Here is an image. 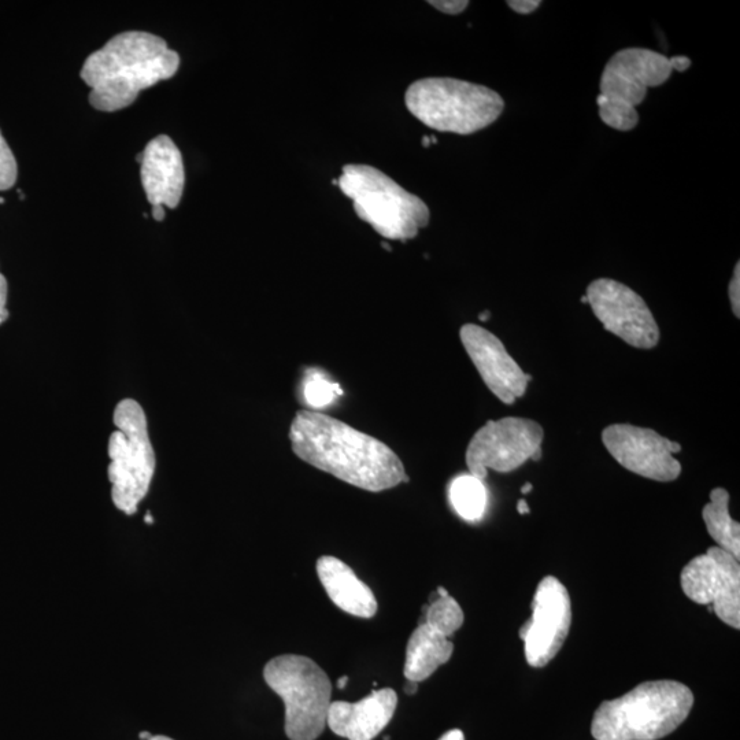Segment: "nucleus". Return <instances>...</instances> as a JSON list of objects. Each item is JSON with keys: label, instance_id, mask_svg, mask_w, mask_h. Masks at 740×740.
Returning a JSON list of instances; mask_svg holds the SVG:
<instances>
[{"label": "nucleus", "instance_id": "obj_3", "mask_svg": "<svg viewBox=\"0 0 740 740\" xmlns=\"http://www.w3.org/2000/svg\"><path fill=\"white\" fill-rule=\"evenodd\" d=\"M694 694L675 680L639 684L623 697L603 702L594 714L595 740H658L686 721Z\"/></svg>", "mask_w": 740, "mask_h": 740}, {"label": "nucleus", "instance_id": "obj_2", "mask_svg": "<svg viewBox=\"0 0 740 740\" xmlns=\"http://www.w3.org/2000/svg\"><path fill=\"white\" fill-rule=\"evenodd\" d=\"M179 66L180 55L162 37L132 31L111 37L91 54L80 76L91 88V106L114 113L131 106L143 90L172 79Z\"/></svg>", "mask_w": 740, "mask_h": 740}, {"label": "nucleus", "instance_id": "obj_23", "mask_svg": "<svg viewBox=\"0 0 740 740\" xmlns=\"http://www.w3.org/2000/svg\"><path fill=\"white\" fill-rule=\"evenodd\" d=\"M18 177V166L13 151L10 150L2 132H0V191L14 187Z\"/></svg>", "mask_w": 740, "mask_h": 740}, {"label": "nucleus", "instance_id": "obj_39", "mask_svg": "<svg viewBox=\"0 0 740 740\" xmlns=\"http://www.w3.org/2000/svg\"><path fill=\"white\" fill-rule=\"evenodd\" d=\"M3 202H5V199L0 198V203H3Z\"/></svg>", "mask_w": 740, "mask_h": 740}, {"label": "nucleus", "instance_id": "obj_22", "mask_svg": "<svg viewBox=\"0 0 740 740\" xmlns=\"http://www.w3.org/2000/svg\"><path fill=\"white\" fill-rule=\"evenodd\" d=\"M306 402L316 409L331 405L339 395H342L338 384L331 383L324 376L314 372L307 377L305 381V390H303Z\"/></svg>", "mask_w": 740, "mask_h": 740}, {"label": "nucleus", "instance_id": "obj_9", "mask_svg": "<svg viewBox=\"0 0 740 740\" xmlns=\"http://www.w3.org/2000/svg\"><path fill=\"white\" fill-rule=\"evenodd\" d=\"M545 431L534 420L506 417L488 421L473 436L466 450L469 475L484 480L488 469L498 473L516 471L525 462L542 458Z\"/></svg>", "mask_w": 740, "mask_h": 740}, {"label": "nucleus", "instance_id": "obj_33", "mask_svg": "<svg viewBox=\"0 0 740 740\" xmlns=\"http://www.w3.org/2000/svg\"><path fill=\"white\" fill-rule=\"evenodd\" d=\"M347 684H349V676L340 677V679L338 680V687L344 688L347 686Z\"/></svg>", "mask_w": 740, "mask_h": 740}, {"label": "nucleus", "instance_id": "obj_18", "mask_svg": "<svg viewBox=\"0 0 740 740\" xmlns=\"http://www.w3.org/2000/svg\"><path fill=\"white\" fill-rule=\"evenodd\" d=\"M454 645L449 636L420 621L406 647L403 675L410 682L421 683L450 661Z\"/></svg>", "mask_w": 740, "mask_h": 740}, {"label": "nucleus", "instance_id": "obj_6", "mask_svg": "<svg viewBox=\"0 0 740 740\" xmlns=\"http://www.w3.org/2000/svg\"><path fill=\"white\" fill-rule=\"evenodd\" d=\"M113 423L116 431L110 436L107 450L111 499L118 510L133 516L150 491L157 458L148 435L146 413L135 399L118 403Z\"/></svg>", "mask_w": 740, "mask_h": 740}, {"label": "nucleus", "instance_id": "obj_7", "mask_svg": "<svg viewBox=\"0 0 740 740\" xmlns=\"http://www.w3.org/2000/svg\"><path fill=\"white\" fill-rule=\"evenodd\" d=\"M264 679L286 708L284 731L290 740H316L327 727L332 684L309 657L284 654L270 660Z\"/></svg>", "mask_w": 740, "mask_h": 740}, {"label": "nucleus", "instance_id": "obj_35", "mask_svg": "<svg viewBox=\"0 0 740 740\" xmlns=\"http://www.w3.org/2000/svg\"><path fill=\"white\" fill-rule=\"evenodd\" d=\"M531 490H532V484L531 483H527V484H524L523 490H521V491H523V494H529V492H531Z\"/></svg>", "mask_w": 740, "mask_h": 740}, {"label": "nucleus", "instance_id": "obj_5", "mask_svg": "<svg viewBox=\"0 0 740 740\" xmlns=\"http://www.w3.org/2000/svg\"><path fill=\"white\" fill-rule=\"evenodd\" d=\"M407 110L439 132L472 135L498 120L505 102L498 92L457 79L434 77L407 88Z\"/></svg>", "mask_w": 740, "mask_h": 740}, {"label": "nucleus", "instance_id": "obj_19", "mask_svg": "<svg viewBox=\"0 0 740 740\" xmlns=\"http://www.w3.org/2000/svg\"><path fill=\"white\" fill-rule=\"evenodd\" d=\"M706 529L717 547L740 557V527L730 514V494L724 488L710 492V502L702 510Z\"/></svg>", "mask_w": 740, "mask_h": 740}, {"label": "nucleus", "instance_id": "obj_25", "mask_svg": "<svg viewBox=\"0 0 740 740\" xmlns=\"http://www.w3.org/2000/svg\"><path fill=\"white\" fill-rule=\"evenodd\" d=\"M728 294H730V301L732 306V312L739 318L740 316V265L739 262L736 264L734 270V277H732L730 288H728Z\"/></svg>", "mask_w": 740, "mask_h": 740}, {"label": "nucleus", "instance_id": "obj_16", "mask_svg": "<svg viewBox=\"0 0 740 740\" xmlns=\"http://www.w3.org/2000/svg\"><path fill=\"white\" fill-rule=\"evenodd\" d=\"M398 695L392 688L373 690L361 701L332 702L327 725L333 734L349 740H373L394 717Z\"/></svg>", "mask_w": 740, "mask_h": 740}, {"label": "nucleus", "instance_id": "obj_4", "mask_svg": "<svg viewBox=\"0 0 740 740\" xmlns=\"http://www.w3.org/2000/svg\"><path fill=\"white\" fill-rule=\"evenodd\" d=\"M338 185L354 202L358 218L383 238L405 242L429 224L431 213L424 201L373 166H344Z\"/></svg>", "mask_w": 740, "mask_h": 740}, {"label": "nucleus", "instance_id": "obj_27", "mask_svg": "<svg viewBox=\"0 0 740 740\" xmlns=\"http://www.w3.org/2000/svg\"><path fill=\"white\" fill-rule=\"evenodd\" d=\"M7 303V280L6 277L0 273V325L7 321L9 318V310L6 309Z\"/></svg>", "mask_w": 740, "mask_h": 740}, {"label": "nucleus", "instance_id": "obj_37", "mask_svg": "<svg viewBox=\"0 0 740 740\" xmlns=\"http://www.w3.org/2000/svg\"><path fill=\"white\" fill-rule=\"evenodd\" d=\"M144 520H146V523H148V524H153V517H151V514L150 513L147 514V516H146V518H144Z\"/></svg>", "mask_w": 740, "mask_h": 740}, {"label": "nucleus", "instance_id": "obj_34", "mask_svg": "<svg viewBox=\"0 0 740 740\" xmlns=\"http://www.w3.org/2000/svg\"><path fill=\"white\" fill-rule=\"evenodd\" d=\"M150 740H175V739L169 738V736H165V735H155V736H151Z\"/></svg>", "mask_w": 740, "mask_h": 740}, {"label": "nucleus", "instance_id": "obj_28", "mask_svg": "<svg viewBox=\"0 0 740 740\" xmlns=\"http://www.w3.org/2000/svg\"><path fill=\"white\" fill-rule=\"evenodd\" d=\"M672 64H673V70H679V72H684V70H687L691 66L690 59L686 57H673Z\"/></svg>", "mask_w": 740, "mask_h": 740}, {"label": "nucleus", "instance_id": "obj_30", "mask_svg": "<svg viewBox=\"0 0 740 740\" xmlns=\"http://www.w3.org/2000/svg\"><path fill=\"white\" fill-rule=\"evenodd\" d=\"M153 217L155 221H164L165 220V209L164 206H154L153 207Z\"/></svg>", "mask_w": 740, "mask_h": 740}, {"label": "nucleus", "instance_id": "obj_26", "mask_svg": "<svg viewBox=\"0 0 740 740\" xmlns=\"http://www.w3.org/2000/svg\"><path fill=\"white\" fill-rule=\"evenodd\" d=\"M539 0H509L508 6L518 14H531L539 9Z\"/></svg>", "mask_w": 740, "mask_h": 740}, {"label": "nucleus", "instance_id": "obj_14", "mask_svg": "<svg viewBox=\"0 0 740 740\" xmlns=\"http://www.w3.org/2000/svg\"><path fill=\"white\" fill-rule=\"evenodd\" d=\"M460 338L481 379L499 401L513 405L523 397L532 377L520 368L494 333L479 325L466 324L461 328Z\"/></svg>", "mask_w": 740, "mask_h": 740}, {"label": "nucleus", "instance_id": "obj_21", "mask_svg": "<svg viewBox=\"0 0 740 740\" xmlns=\"http://www.w3.org/2000/svg\"><path fill=\"white\" fill-rule=\"evenodd\" d=\"M464 619V612H462L460 603L451 597L446 588L439 587L435 594L429 598L428 605L424 606L423 620L421 621L451 638L462 627Z\"/></svg>", "mask_w": 740, "mask_h": 740}, {"label": "nucleus", "instance_id": "obj_1", "mask_svg": "<svg viewBox=\"0 0 740 740\" xmlns=\"http://www.w3.org/2000/svg\"><path fill=\"white\" fill-rule=\"evenodd\" d=\"M290 440L292 451L306 464L361 490L386 491L409 481L387 444L327 414L296 413Z\"/></svg>", "mask_w": 740, "mask_h": 740}, {"label": "nucleus", "instance_id": "obj_11", "mask_svg": "<svg viewBox=\"0 0 740 740\" xmlns=\"http://www.w3.org/2000/svg\"><path fill=\"white\" fill-rule=\"evenodd\" d=\"M587 303L606 331L636 349H654L660 342L656 318L634 290L612 279L592 281Z\"/></svg>", "mask_w": 740, "mask_h": 740}, {"label": "nucleus", "instance_id": "obj_32", "mask_svg": "<svg viewBox=\"0 0 740 740\" xmlns=\"http://www.w3.org/2000/svg\"><path fill=\"white\" fill-rule=\"evenodd\" d=\"M517 510H518V513L520 514H528L529 513L528 503L523 501V499H521V501L518 502Z\"/></svg>", "mask_w": 740, "mask_h": 740}, {"label": "nucleus", "instance_id": "obj_13", "mask_svg": "<svg viewBox=\"0 0 740 740\" xmlns=\"http://www.w3.org/2000/svg\"><path fill=\"white\" fill-rule=\"evenodd\" d=\"M602 442L623 468L646 479L669 483L682 473V464L675 458L682 446L653 429L629 424L609 425L603 429Z\"/></svg>", "mask_w": 740, "mask_h": 740}, {"label": "nucleus", "instance_id": "obj_20", "mask_svg": "<svg viewBox=\"0 0 740 740\" xmlns=\"http://www.w3.org/2000/svg\"><path fill=\"white\" fill-rule=\"evenodd\" d=\"M451 505L458 516L466 521H479L487 508V490L483 480L472 475H462L451 483Z\"/></svg>", "mask_w": 740, "mask_h": 740}, {"label": "nucleus", "instance_id": "obj_29", "mask_svg": "<svg viewBox=\"0 0 740 740\" xmlns=\"http://www.w3.org/2000/svg\"><path fill=\"white\" fill-rule=\"evenodd\" d=\"M439 740H465V736L460 730H451L446 732Z\"/></svg>", "mask_w": 740, "mask_h": 740}, {"label": "nucleus", "instance_id": "obj_17", "mask_svg": "<svg viewBox=\"0 0 740 740\" xmlns=\"http://www.w3.org/2000/svg\"><path fill=\"white\" fill-rule=\"evenodd\" d=\"M317 575L331 601L351 616L372 619L377 613L373 591L349 565L339 558L324 555L317 561Z\"/></svg>", "mask_w": 740, "mask_h": 740}, {"label": "nucleus", "instance_id": "obj_12", "mask_svg": "<svg viewBox=\"0 0 740 740\" xmlns=\"http://www.w3.org/2000/svg\"><path fill=\"white\" fill-rule=\"evenodd\" d=\"M572 624V603L568 590L554 576H547L536 588L531 619L520 629L525 660L532 668H543L562 649Z\"/></svg>", "mask_w": 740, "mask_h": 740}, {"label": "nucleus", "instance_id": "obj_38", "mask_svg": "<svg viewBox=\"0 0 740 740\" xmlns=\"http://www.w3.org/2000/svg\"><path fill=\"white\" fill-rule=\"evenodd\" d=\"M429 142H431V140H429V138H424L423 144H424L425 147H428L429 146Z\"/></svg>", "mask_w": 740, "mask_h": 740}, {"label": "nucleus", "instance_id": "obj_24", "mask_svg": "<svg viewBox=\"0 0 740 740\" xmlns=\"http://www.w3.org/2000/svg\"><path fill=\"white\" fill-rule=\"evenodd\" d=\"M429 5L434 6L435 9L443 11V13L450 14V16H457L469 6V2L466 0H431L428 2Z\"/></svg>", "mask_w": 740, "mask_h": 740}, {"label": "nucleus", "instance_id": "obj_10", "mask_svg": "<svg viewBox=\"0 0 740 740\" xmlns=\"http://www.w3.org/2000/svg\"><path fill=\"white\" fill-rule=\"evenodd\" d=\"M684 594L709 606L724 624L740 628V566L738 558L720 547L688 562L680 575Z\"/></svg>", "mask_w": 740, "mask_h": 740}, {"label": "nucleus", "instance_id": "obj_8", "mask_svg": "<svg viewBox=\"0 0 740 740\" xmlns=\"http://www.w3.org/2000/svg\"><path fill=\"white\" fill-rule=\"evenodd\" d=\"M672 73V59L657 51L624 48L614 54L601 77L599 117L616 131H632L639 122L636 107L645 101L649 88L660 87Z\"/></svg>", "mask_w": 740, "mask_h": 740}, {"label": "nucleus", "instance_id": "obj_15", "mask_svg": "<svg viewBox=\"0 0 740 740\" xmlns=\"http://www.w3.org/2000/svg\"><path fill=\"white\" fill-rule=\"evenodd\" d=\"M140 177L151 206L176 209L183 198L185 172L183 155L169 136H157L136 157Z\"/></svg>", "mask_w": 740, "mask_h": 740}, {"label": "nucleus", "instance_id": "obj_36", "mask_svg": "<svg viewBox=\"0 0 740 740\" xmlns=\"http://www.w3.org/2000/svg\"><path fill=\"white\" fill-rule=\"evenodd\" d=\"M479 318L481 321H487L490 318V312L481 313Z\"/></svg>", "mask_w": 740, "mask_h": 740}, {"label": "nucleus", "instance_id": "obj_31", "mask_svg": "<svg viewBox=\"0 0 740 740\" xmlns=\"http://www.w3.org/2000/svg\"><path fill=\"white\" fill-rule=\"evenodd\" d=\"M403 690H405V693L407 695H414L417 693L418 683L410 682V680H406V684H405V687H403Z\"/></svg>", "mask_w": 740, "mask_h": 740}]
</instances>
